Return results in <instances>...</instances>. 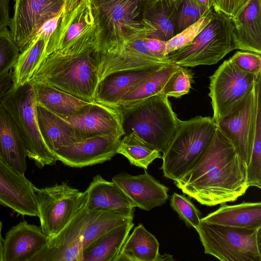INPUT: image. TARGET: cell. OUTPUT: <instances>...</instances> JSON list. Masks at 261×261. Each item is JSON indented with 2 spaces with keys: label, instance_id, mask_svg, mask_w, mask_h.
<instances>
[{
  "label": "cell",
  "instance_id": "cell-39",
  "mask_svg": "<svg viewBox=\"0 0 261 261\" xmlns=\"http://www.w3.org/2000/svg\"><path fill=\"white\" fill-rule=\"evenodd\" d=\"M229 59L242 71L257 76L261 74L260 54L238 51Z\"/></svg>",
  "mask_w": 261,
  "mask_h": 261
},
{
  "label": "cell",
  "instance_id": "cell-43",
  "mask_svg": "<svg viewBox=\"0 0 261 261\" xmlns=\"http://www.w3.org/2000/svg\"><path fill=\"white\" fill-rule=\"evenodd\" d=\"M12 70L0 76V102L5 93L12 85Z\"/></svg>",
  "mask_w": 261,
  "mask_h": 261
},
{
  "label": "cell",
  "instance_id": "cell-7",
  "mask_svg": "<svg viewBox=\"0 0 261 261\" xmlns=\"http://www.w3.org/2000/svg\"><path fill=\"white\" fill-rule=\"evenodd\" d=\"M98 22L91 0H82L63 15L46 45L45 58L53 52L62 55L96 49Z\"/></svg>",
  "mask_w": 261,
  "mask_h": 261
},
{
  "label": "cell",
  "instance_id": "cell-14",
  "mask_svg": "<svg viewBox=\"0 0 261 261\" xmlns=\"http://www.w3.org/2000/svg\"><path fill=\"white\" fill-rule=\"evenodd\" d=\"M91 216V212L84 206L32 261H83L84 233Z\"/></svg>",
  "mask_w": 261,
  "mask_h": 261
},
{
  "label": "cell",
  "instance_id": "cell-22",
  "mask_svg": "<svg viewBox=\"0 0 261 261\" xmlns=\"http://www.w3.org/2000/svg\"><path fill=\"white\" fill-rule=\"evenodd\" d=\"M231 19L236 49L261 55V0H249Z\"/></svg>",
  "mask_w": 261,
  "mask_h": 261
},
{
  "label": "cell",
  "instance_id": "cell-5",
  "mask_svg": "<svg viewBox=\"0 0 261 261\" xmlns=\"http://www.w3.org/2000/svg\"><path fill=\"white\" fill-rule=\"evenodd\" d=\"M234 49L232 19L215 11L210 22L193 41L166 57L171 63L193 67L215 64Z\"/></svg>",
  "mask_w": 261,
  "mask_h": 261
},
{
  "label": "cell",
  "instance_id": "cell-4",
  "mask_svg": "<svg viewBox=\"0 0 261 261\" xmlns=\"http://www.w3.org/2000/svg\"><path fill=\"white\" fill-rule=\"evenodd\" d=\"M217 125L211 117L197 116L180 120L179 125L162 156L164 176L174 181L194 165L210 145Z\"/></svg>",
  "mask_w": 261,
  "mask_h": 261
},
{
  "label": "cell",
  "instance_id": "cell-34",
  "mask_svg": "<svg viewBox=\"0 0 261 261\" xmlns=\"http://www.w3.org/2000/svg\"><path fill=\"white\" fill-rule=\"evenodd\" d=\"M175 1L174 25L176 34L198 21L208 9L195 0Z\"/></svg>",
  "mask_w": 261,
  "mask_h": 261
},
{
  "label": "cell",
  "instance_id": "cell-24",
  "mask_svg": "<svg viewBox=\"0 0 261 261\" xmlns=\"http://www.w3.org/2000/svg\"><path fill=\"white\" fill-rule=\"evenodd\" d=\"M0 157L14 170H27L26 147L20 131L7 111L0 104Z\"/></svg>",
  "mask_w": 261,
  "mask_h": 261
},
{
  "label": "cell",
  "instance_id": "cell-35",
  "mask_svg": "<svg viewBox=\"0 0 261 261\" xmlns=\"http://www.w3.org/2000/svg\"><path fill=\"white\" fill-rule=\"evenodd\" d=\"M215 10L213 6L197 22L189 26L166 42L165 56L177 50L193 41L213 17Z\"/></svg>",
  "mask_w": 261,
  "mask_h": 261
},
{
  "label": "cell",
  "instance_id": "cell-28",
  "mask_svg": "<svg viewBox=\"0 0 261 261\" xmlns=\"http://www.w3.org/2000/svg\"><path fill=\"white\" fill-rule=\"evenodd\" d=\"M127 221L101 235L83 249V261H114L134 226Z\"/></svg>",
  "mask_w": 261,
  "mask_h": 261
},
{
  "label": "cell",
  "instance_id": "cell-46",
  "mask_svg": "<svg viewBox=\"0 0 261 261\" xmlns=\"http://www.w3.org/2000/svg\"><path fill=\"white\" fill-rule=\"evenodd\" d=\"M199 4L204 6L207 9L212 7V0H195Z\"/></svg>",
  "mask_w": 261,
  "mask_h": 261
},
{
  "label": "cell",
  "instance_id": "cell-23",
  "mask_svg": "<svg viewBox=\"0 0 261 261\" xmlns=\"http://www.w3.org/2000/svg\"><path fill=\"white\" fill-rule=\"evenodd\" d=\"M175 0H143L142 23L145 36L167 41L176 34Z\"/></svg>",
  "mask_w": 261,
  "mask_h": 261
},
{
  "label": "cell",
  "instance_id": "cell-40",
  "mask_svg": "<svg viewBox=\"0 0 261 261\" xmlns=\"http://www.w3.org/2000/svg\"><path fill=\"white\" fill-rule=\"evenodd\" d=\"M249 0H212L215 11L231 18L234 17Z\"/></svg>",
  "mask_w": 261,
  "mask_h": 261
},
{
  "label": "cell",
  "instance_id": "cell-30",
  "mask_svg": "<svg viewBox=\"0 0 261 261\" xmlns=\"http://www.w3.org/2000/svg\"><path fill=\"white\" fill-rule=\"evenodd\" d=\"M159 254L157 239L139 224L129 234L114 261H156Z\"/></svg>",
  "mask_w": 261,
  "mask_h": 261
},
{
  "label": "cell",
  "instance_id": "cell-16",
  "mask_svg": "<svg viewBox=\"0 0 261 261\" xmlns=\"http://www.w3.org/2000/svg\"><path fill=\"white\" fill-rule=\"evenodd\" d=\"M62 117L73 127L79 141L98 135H124L118 108L92 102L73 116Z\"/></svg>",
  "mask_w": 261,
  "mask_h": 261
},
{
  "label": "cell",
  "instance_id": "cell-36",
  "mask_svg": "<svg viewBox=\"0 0 261 261\" xmlns=\"http://www.w3.org/2000/svg\"><path fill=\"white\" fill-rule=\"evenodd\" d=\"M193 81L192 73L186 67L180 66L167 82L161 92L166 96L179 98L189 93Z\"/></svg>",
  "mask_w": 261,
  "mask_h": 261
},
{
  "label": "cell",
  "instance_id": "cell-2",
  "mask_svg": "<svg viewBox=\"0 0 261 261\" xmlns=\"http://www.w3.org/2000/svg\"><path fill=\"white\" fill-rule=\"evenodd\" d=\"M94 50L68 55L53 52L41 63L30 82L42 83L95 102L99 79Z\"/></svg>",
  "mask_w": 261,
  "mask_h": 261
},
{
  "label": "cell",
  "instance_id": "cell-38",
  "mask_svg": "<svg viewBox=\"0 0 261 261\" xmlns=\"http://www.w3.org/2000/svg\"><path fill=\"white\" fill-rule=\"evenodd\" d=\"M20 54L7 29L0 30V76L12 70Z\"/></svg>",
  "mask_w": 261,
  "mask_h": 261
},
{
  "label": "cell",
  "instance_id": "cell-6",
  "mask_svg": "<svg viewBox=\"0 0 261 261\" xmlns=\"http://www.w3.org/2000/svg\"><path fill=\"white\" fill-rule=\"evenodd\" d=\"M0 104L16 124L25 143L27 157L39 168L56 164L57 160L45 143L39 129L32 83L29 82L19 87L12 85Z\"/></svg>",
  "mask_w": 261,
  "mask_h": 261
},
{
  "label": "cell",
  "instance_id": "cell-41",
  "mask_svg": "<svg viewBox=\"0 0 261 261\" xmlns=\"http://www.w3.org/2000/svg\"><path fill=\"white\" fill-rule=\"evenodd\" d=\"M144 40L150 51L156 57L168 59L165 56L166 42L144 36Z\"/></svg>",
  "mask_w": 261,
  "mask_h": 261
},
{
  "label": "cell",
  "instance_id": "cell-3",
  "mask_svg": "<svg viewBox=\"0 0 261 261\" xmlns=\"http://www.w3.org/2000/svg\"><path fill=\"white\" fill-rule=\"evenodd\" d=\"M118 108L124 135L134 132L151 147L165 152L180 120L168 97L159 94L131 106Z\"/></svg>",
  "mask_w": 261,
  "mask_h": 261
},
{
  "label": "cell",
  "instance_id": "cell-11",
  "mask_svg": "<svg viewBox=\"0 0 261 261\" xmlns=\"http://www.w3.org/2000/svg\"><path fill=\"white\" fill-rule=\"evenodd\" d=\"M261 96V74L254 87L223 116L215 120L217 127L232 143L248 165L254 142L258 108Z\"/></svg>",
  "mask_w": 261,
  "mask_h": 261
},
{
  "label": "cell",
  "instance_id": "cell-27",
  "mask_svg": "<svg viewBox=\"0 0 261 261\" xmlns=\"http://www.w3.org/2000/svg\"><path fill=\"white\" fill-rule=\"evenodd\" d=\"M36 112L41 135L53 153L79 141L73 127L63 117L37 103Z\"/></svg>",
  "mask_w": 261,
  "mask_h": 261
},
{
  "label": "cell",
  "instance_id": "cell-9",
  "mask_svg": "<svg viewBox=\"0 0 261 261\" xmlns=\"http://www.w3.org/2000/svg\"><path fill=\"white\" fill-rule=\"evenodd\" d=\"M196 231L205 254L221 261H261V227L249 229L201 221Z\"/></svg>",
  "mask_w": 261,
  "mask_h": 261
},
{
  "label": "cell",
  "instance_id": "cell-18",
  "mask_svg": "<svg viewBox=\"0 0 261 261\" xmlns=\"http://www.w3.org/2000/svg\"><path fill=\"white\" fill-rule=\"evenodd\" d=\"M112 181L123 191L135 207L148 211L164 204L168 199V188L146 170L137 175L119 173L112 177Z\"/></svg>",
  "mask_w": 261,
  "mask_h": 261
},
{
  "label": "cell",
  "instance_id": "cell-8",
  "mask_svg": "<svg viewBox=\"0 0 261 261\" xmlns=\"http://www.w3.org/2000/svg\"><path fill=\"white\" fill-rule=\"evenodd\" d=\"M98 22L96 51L121 44L145 34L142 23L143 0H91Z\"/></svg>",
  "mask_w": 261,
  "mask_h": 261
},
{
  "label": "cell",
  "instance_id": "cell-29",
  "mask_svg": "<svg viewBox=\"0 0 261 261\" xmlns=\"http://www.w3.org/2000/svg\"><path fill=\"white\" fill-rule=\"evenodd\" d=\"M36 103L62 117L73 116L92 102L42 83H31Z\"/></svg>",
  "mask_w": 261,
  "mask_h": 261
},
{
  "label": "cell",
  "instance_id": "cell-32",
  "mask_svg": "<svg viewBox=\"0 0 261 261\" xmlns=\"http://www.w3.org/2000/svg\"><path fill=\"white\" fill-rule=\"evenodd\" d=\"M117 153L124 156L132 165L144 170L147 169L154 160L162 158L160 151L147 144L134 132L121 138Z\"/></svg>",
  "mask_w": 261,
  "mask_h": 261
},
{
  "label": "cell",
  "instance_id": "cell-12",
  "mask_svg": "<svg viewBox=\"0 0 261 261\" xmlns=\"http://www.w3.org/2000/svg\"><path fill=\"white\" fill-rule=\"evenodd\" d=\"M76 1L79 0H15L14 13L9 27L20 53L47 22Z\"/></svg>",
  "mask_w": 261,
  "mask_h": 261
},
{
  "label": "cell",
  "instance_id": "cell-13",
  "mask_svg": "<svg viewBox=\"0 0 261 261\" xmlns=\"http://www.w3.org/2000/svg\"><path fill=\"white\" fill-rule=\"evenodd\" d=\"M257 76L242 71L229 59L222 63L210 77L208 95L215 121L254 87Z\"/></svg>",
  "mask_w": 261,
  "mask_h": 261
},
{
  "label": "cell",
  "instance_id": "cell-10",
  "mask_svg": "<svg viewBox=\"0 0 261 261\" xmlns=\"http://www.w3.org/2000/svg\"><path fill=\"white\" fill-rule=\"evenodd\" d=\"M42 232L49 238L61 231L85 205L87 195L66 182L35 187Z\"/></svg>",
  "mask_w": 261,
  "mask_h": 261
},
{
  "label": "cell",
  "instance_id": "cell-33",
  "mask_svg": "<svg viewBox=\"0 0 261 261\" xmlns=\"http://www.w3.org/2000/svg\"><path fill=\"white\" fill-rule=\"evenodd\" d=\"M91 212V216L84 233L83 248L101 235L134 218V216L109 211Z\"/></svg>",
  "mask_w": 261,
  "mask_h": 261
},
{
  "label": "cell",
  "instance_id": "cell-20",
  "mask_svg": "<svg viewBox=\"0 0 261 261\" xmlns=\"http://www.w3.org/2000/svg\"><path fill=\"white\" fill-rule=\"evenodd\" d=\"M85 206L89 211H109L134 216L135 206L113 181L105 179L100 175L95 176L85 191Z\"/></svg>",
  "mask_w": 261,
  "mask_h": 261
},
{
  "label": "cell",
  "instance_id": "cell-25",
  "mask_svg": "<svg viewBox=\"0 0 261 261\" xmlns=\"http://www.w3.org/2000/svg\"><path fill=\"white\" fill-rule=\"evenodd\" d=\"M201 221L209 224L244 228L261 227V203L246 202L228 205L226 203Z\"/></svg>",
  "mask_w": 261,
  "mask_h": 261
},
{
  "label": "cell",
  "instance_id": "cell-15",
  "mask_svg": "<svg viewBox=\"0 0 261 261\" xmlns=\"http://www.w3.org/2000/svg\"><path fill=\"white\" fill-rule=\"evenodd\" d=\"M121 138L98 135L75 142L53 152L57 161L74 168H83L110 161L117 153Z\"/></svg>",
  "mask_w": 261,
  "mask_h": 261
},
{
  "label": "cell",
  "instance_id": "cell-26",
  "mask_svg": "<svg viewBox=\"0 0 261 261\" xmlns=\"http://www.w3.org/2000/svg\"><path fill=\"white\" fill-rule=\"evenodd\" d=\"M50 36L49 31L42 28L20 53L13 67L12 82L13 86H21L30 82L45 58V49Z\"/></svg>",
  "mask_w": 261,
  "mask_h": 261
},
{
  "label": "cell",
  "instance_id": "cell-19",
  "mask_svg": "<svg viewBox=\"0 0 261 261\" xmlns=\"http://www.w3.org/2000/svg\"><path fill=\"white\" fill-rule=\"evenodd\" d=\"M49 238L41 227L23 221L12 227L4 239L3 261H32Z\"/></svg>",
  "mask_w": 261,
  "mask_h": 261
},
{
  "label": "cell",
  "instance_id": "cell-42",
  "mask_svg": "<svg viewBox=\"0 0 261 261\" xmlns=\"http://www.w3.org/2000/svg\"><path fill=\"white\" fill-rule=\"evenodd\" d=\"M11 19L9 16V0H0V30L10 26Z\"/></svg>",
  "mask_w": 261,
  "mask_h": 261
},
{
  "label": "cell",
  "instance_id": "cell-31",
  "mask_svg": "<svg viewBox=\"0 0 261 261\" xmlns=\"http://www.w3.org/2000/svg\"><path fill=\"white\" fill-rule=\"evenodd\" d=\"M179 66L174 63L163 66L132 88L120 100L117 108L131 106L148 97L161 94L167 82Z\"/></svg>",
  "mask_w": 261,
  "mask_h": 261
},
{
  "label": "cell",
  "instance_id": "cell-45",
  "mask_svg": "<svg viewBox=\"0 0 261 261\" xmlns=\"http://www.w3.org/2000/svg\"><path fill=\"white\" fill-rule=\"evenodd\" d=\"M3 227L2 222L0 221V261H3L2 251L4 243V239L2 236V229Z\"/></svg>",
  "mask_w": 261,
  "mask_h": 261
},
{
  "label": "cell",
  "instance_id": "cell-44",
  "mask_svg": "<svg viewBox=\"0 0 261 261\" xmlns=\"http://www.w3.org/2000/svg\"><path fill=\"white\" fill-rule=\"evenodd\" d=\"M174 260L173 256L171 255L166 253L161 255L159 253L156 261H172Z\"/></svg>",
  "mask_w": 261,
  "mask_h": 261
},
{
  "label": "cell",
  "instance_id": "cell-17",
  "mask_svg": "<svg viewBox=\"0 0 261 261\" xmlns=\"http://www.w3.org/2000/svg\"><path fill=\"white\" fill-rule=\"evenodd\" d=\"M35 187L24 174L14 170L0 157V205L18 215L38 217Z\"/></svg>",
  "mask_w": 261,
  "mask_h": 261
},
{
  "label": "cell",
  "instance_id": "cell-21",
  "mask_svg": "<svg viewBox=\"0 0 261 261\" xmlns=\"http://www.w3.org/2000/svg\"><path fill=\"white\" fill-rule=\"evenodd\" d=\"M165 65L141 70L118 71L107 75L98 83L94 102L117 108L120 100L132 88Z\"/></svg>",
  "mask_w": 261,
  "mask_h": 261
},
{
  "label": "cell",
  "instance_id": "cell-1",
  "mask_svg": "<svg viewBox=\"0 0 261 261\" xmlns=\"http://www.w3.org/2000/svg\"><path fill=\"white\" fill-rule=\"evenodd\" d=\"M247 169L232 143L217 127L206 149L174 184L202 205H221L235 201L246 193Z\"/></svg>",
  "mask_w": 261,
  "mask_h": 261
},
{
  "label": "cell",
  "instance_id": "cell-37",
  "mask_svg": "<svg viewBox=\"0 0 261 261\" xmlns=\"http://www.w3.org/2000/svg\"><path fill=\"white\" fill-rule=\"evenodd\" d=\"M170 206L187 226L198 229L201 223V214L189 198L174 193L170 199Z\"/></svg>",
  "mask_w": 261,
  "mask_h": 261
}]
</instances>
